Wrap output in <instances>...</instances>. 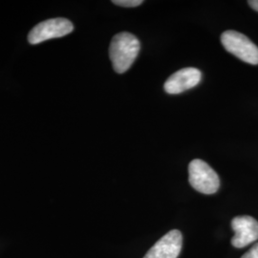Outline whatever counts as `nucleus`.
Returning a JSON list of instances; mask_svg holds the SVG:
<instances>
[{
	"mask_svg": "<svg viewBox=\"0 0 258 258\" xmlns=\"http://www.w3.org/2000/svg\"><path fill=\"white\" fill-rule=\"evenodd\" d=\"M140 48L138 38L130 33L122 32L114 36L109 47L114 70L119 74L125 73L138 56Z\"/></svg>",
	"mask_w": 258,
	"mask_h": 258,
	"instance_id": "1",
	"label": "nucleus"
},
{
	"mask_svg": "<svg viewBox=\"0 0 258 258\" xmlns=\"http://www.w3.org/2000/svg\"><path fill=\"white\" fill-rule=\"evenodd\" d=\"M189 184L195 190L203 194H215L219 186L220 180L217 173L206 162L195 159L188 166Z\"/></svg>",
	"mask_w": 258,
	"mask_h": 258,
	"instance_id": "2",
	"label": "nucleus"
},
{
	"mask_svg": "<svg viewBox=\"0 0 258 258\" xmlns=\"http://www.w3.org/2000/svg\"><path fill=\"white\" fill-rule=\"evenodd\" d=\"M222 45L232 55L249 64H258V47L249 37L236 31H226L222 34Z\"/></svg>",
	"mask_w": 258,
	"mask_h": 258,
	"instance_id": "3",
	"label": "nucleus"
},
{
	"mask_svg": "<svg viewBox=\"0 0 258 258\" xmlns=\"http://www.w3.org/2000/svg\"><path fill=\"white\" fill-rule=\"evenodd\" d=\"M74 30L73 23L68 19L57 18L48 19L33 28L29 33L28 40L31 44H37L52 38L69 35Z\"/></svg>",
	"mask_w": 258,
	"mask_h": 258,
	"instance_id": "4",
	"label": "nucleus"
},
{
	"mask_svg": "<svg viewBox=\"0 0 258 258\" xmlns=\"http://www.w3.org/2000/svg\"><path fill=\"white\" fill-rule=\"evenodd\" d=\"M234 236L231 244L235 248H244L258 240V222L248 215L234 217L231 221Z\"/></svg>",
	"mask_w": 258,
	"mask_h": 258,
	"instance_id": "5",
	"label": "nucleus"
},
{
	"mask_svg": "<svg viewBox=\"0 0 258 258\" xmlns=\"http://www.w3.org/2000/svg\"><path fill=\"white\" fill-rule=\"evenodd\" d=\"M202 73L194 67H186L171 75L166 80L164 88L167 94L176 95L195 87L201 82Z\"/></svg>",
	"mask_w": 258,
	"mask_h": 258,
	"instance_id": "6",
	"label": "nucleus"
},
{
	"mask_svg": "<svg viewBox=\"0 0 258 258\" xmlns=\"http://www.w3.org/2000/svg\"><path fill=\"white\" fill-rule=\"evenodd\" d=\"M182 232L172 230L158 240L144 258H177L182 249Z\"/></svg>",
	"mask_w": 258,
	"mask_h": 258,
	"instance_id": "7",
	"label": "nucleus"
},
{
	"mask_svg": "<svg viewBox=\"0 0 258 258\" xmlns=\"http://www.w3.org/2000/svg\"><path fill=\"white\" fill-rule=\"evenodd\" d=\"M114 4L121 6V7H127V8H133L138 7L141 4L144 3L143 0H114L112 1Z\"/></svg>",
	"mask_w": 258,
	"mask_h": 258,
	"instance_id": "8",
	"label": "nucleus"
},
{
	"mask_svg": "<svg viewBox=\"0 0 258 258\" xmlns=\"http://www.w3.org/2000/svg\"><path fill=\"white\" fill-rule=\"evenodd\" d=\"M241 258H258V243L254 244Z\"/></svg>",
	"mask_w": 258,
	"mask_h": 258,
	"instance_id": "9",
	"label": "nucleus"
},
{
	"mask_svg": "<svg viewBox=\"0 0 258 258\" xmlns=\"http://www.w3.org/2000/svg\"><path fill=\"white\" fill-rule=\"evenodd\" d=\"M248 3L252 9L258 12V0H249V1H248Z\"/></svg>",
	"mask_w": 258,
	"mask_h": 258,
	"instance_id": "10",
	"label": "nucleus"
}]
</instances>
